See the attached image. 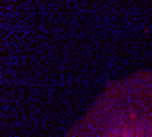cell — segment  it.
Wrapping results in <instances>:
<instances>
[{
	"instance_id": "obj_1",
	"label": "cell",
	"mask_w": 152,
	"mask_h": 137,
	"mask_svg": "<svg viewBox=\"0 0 152 137\" xmlns=\"http://www.w3.org/2000/svg\"><path fill=\"white\" fill-rule=\"evenodd\" d=\"M63 137H152V67L107 80Z\"/></svg>"
}]
</instances>
